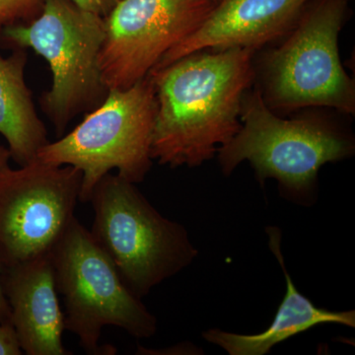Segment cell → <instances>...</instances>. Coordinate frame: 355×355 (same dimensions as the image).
I'll use <instances>...</instances> for the list:
<instances>
[{"label":"cell","instance_id":"obj_1","mask_svg":"<svg viewBox=\"0 0 355 355\" xmlns=\"http://www.w3.org/2000/svg\"><path fill=\"white\" fill-rule=\"evenodd\" d=\"M254 53L198 51L150 72L157 101L153 160L171 168L198 167L235 137L243 99L254 84Z\"/></svg>","mask_w":355,"mask_h":355},{"label":"cell","instance_id":"obj_2","mask_svg":"<svg viewBox=\"0 0 355 355\" xmlns=\"http://www.w3.org/2000/svg\"><path fill=\"white\" fill-rule=\"evenodd\" d=\"M240 119L239 132L217 150L222 174L230 176L248 161L261 187L275 179L280 197L299 207L316 205L324 164L355 153L354 132L340 116L310 108L282 118L266 106L257 86L245 94Z\"/></svg>","mask_w":355,"mask_h":355},{"label":"cell","instance_id":"obj_3","mask_svg":"<svg viewBox=\"0 0 355 355\" xmlns=\"http://www.w3.org/2000/svg\"><path fill=\"white\" fill-rule=\"evenodd\" d=\"M347 1L310 0L282 43L258 60L254 55V85L275 114L322 108L354 114V83L338 53Z\"/></svg>","mask_w":355,"mask_h":355},{"label":"cell","instance_id":"obj_4","mask_svg":"<svg viewBox=\"0 0 355 355\" xmlns=\"http://www.w3.org/2000/svg\"><path fill=\"white\" fill-rule=\"evenodd\" d=\"M91 234L137 297L193 263L198 251L183 224L163 216L137 184L111 173L96 184Z\"/></svg>","mask_w":355,"mask_h":355},{"label":"cell","instance_id":"obj_5","mask_svg":"<svg viewBox=\"0 0 355 355\" xmlns=\"http://www.w3.org/2000/svg\"><path fill=\"white\" fill-rule=\"evenodd\" d=\"M105 32L104 17L71 0H44L38 17L2 29L9 44L32 49L48 62L53 84L40 103L58 137L71 120L97 108L108 95L99 64Z\"/></svg>","mask_w":355,"mask_h":355},{"label":"cell","instance_id":"obj_6","mask_svg":"<svg viewBox=\"0 0 355 355\" xmlns=\"http://www.w3.org/2000/svg\"><path fill=\"white\" fill-rule=\"evenodd\" d=\"M157 101L150 73L127 89H111L100 106L57 141L39 151L46 164L72 166L83 174L79 200L89 202L96 184L112 170L141 183L151 158Z\"/></svg>","mask_w":355,"mask_h":355},{"label":"cell","instance_id":"obj_7","mask_svg":"<svg viewBox=\"0 0 355 355\" xmlns=\"http://www.w3.org/2000/svg\"><path fill=\"white\" fill-rule=\"evenodd\" d=\"M51 260L57 291L64 299L65 330L78 338L86 354H116L114 347L99 345L106 326L123 329L139 340L155 335L156 317L130 291L108 254L76 218Z\"/></svg>","mask_w":355,"mask_h":355},{"label":"cell","instance_id":"obj_8","mask_svg":"<svg viewBox=\"0 0 355 355\" xmlns=\"http://www.w3.org/2000/svg\"><path fill=\"white\" fill-rule=\"evenodd\" d=\"M83 174L39 159L0 177V266L50 254L73 220Z\"/></svg>","mask_w":355,"mask_h":355},{"label":"cell","instance_id":"obj_9","mask_svg":"<svg viewBox=\"0 0 355 355\" xmlns=\"http://www.w3.org/2000/svg\"><path fill=\"white\" fill-rule=\"evenodd\" d=\"M216 0H121L105 17L100 51L109 90L127 89L148 76L161 58L203 24Z\"/></svg>","mask_w":355,"mask_h":355},{"label":"cell","instance_id":"obj_10","mask_svg":"<svg viewBox=\"0 0 355 355\" xmlns=\"http://www.w3.org/2000/svg\"><path fill=\"white\" fill-rule=\"evenodd\" d=\"M309 1L220 0L197 31L168 51L153 70L198 51L239 48L257 53L284 38Z\"/></svg>","mask_w":355,"mask_h":355},{"label":"cell","instance_id":"obj_11","mask_svg":"<svg viewBox=\"0 0 355 355\" xmlns=\"http://www.w3.org/2000/svg\"><path fill=\"white\" fill-rule=\"evenodd\" d=\"M0 282L21 350L28 355L71 354L62 345L64 315L58 302L51 254L0 266Z\"/></svg>","mask_w":355,"mask_h":355},{"label":"cell","instance_id":"obj_12","mask_svg":"<svg viewBox=\"0 0 355 355\" xmlns=\"http://www.w3.org/2000/svg\"><path fill=\"white\" fill-rule=\"evenodd\" d=\"M266 232L268 236V247L279 261L286 282V295L272 323L266 331L256 335H240L220 329H209L203 331L202 338L230 355H266L279 343L317 324H338L355 328L354 310L334 312L323 309L299 292L292 282L282 254V230L277 226H268Z\"/></svg>","mask_w":355,"mask_h":355},{"label":"cell","instance_id":"obj_13","mask_svg":"<svg viewBox=\"0 0 355 355\" xmlns=\"http://www.w3.org/2000/svg\"><path fill=\"white\" fill-rule=\"evenodd\" d=\"M27 60L25 49H16L7 58L0 53V135L20 167L37 160L49 142L46 125L26 84Z\"/></svg>","mask_w":355,"mask_h":355},{"label":"cell","instance_id":"obj_14","mask_svg":"<svg viewBox=\"0 0 355 355\" xmlns=\"http://www.w3.org/2000/svg\"><path fill=\"white\" fill-rule=\"evenodd\" d=\"M44 0H0V30L38 17Z\"/></svg>","mask_w":355,"mask_h":355},{"label":"cell","instance_id":"obj_15","mask_svg":"<svg viewBox=\"0 0 355 355\" xmlns=\"http://www.w3.org/2000/svg\"><path fill=\"white\" fill-rule=\"evenodd\" d=\"M15 331L11 326L0 324V355L22 354Z\"/></svg>","mask_w":355,"mask_h":355},{"label":"cell","instance_id":"obj_16","mask_svg":"<svg viewBox=\"0 0 355 355\" xmlns=\"http://www.w3.org/2000/svg\"><path fill=\"white\" fill-rule=\"evenodd\" d=\"M71 1L84 10L105 18L121 0H71Z\"/></svg>","mask_w":355,"mask_h":355},{"label":"cell","instance_id":"obj_17","mask_svg":"<svg viewBox=\"0 0 355 355\" xmlns=\"http://www.w3.org/2000/svg\"><path fill=\"white\" fill-rule=\"evenodd\" d=\"M0 324H7V326L12 327V324H11L10 306H9L6 295H4L1 282H0Z\"/></svg>","mask_w":355,"mask_h":355},{"label":"cell","instance_id":"obj_18","mask_svg":"<svg viewBox=\"0 0 355 355\" xmlns=\"http://www.w3.org/2000/svg\"><path fill=\"white\" fill-rule=\"evenodd\" d=\"M11 158L10 151L9 149L0 146V177L2 176L4 172L9 168L8 162L9 159Z\"/></svg>","mask_w":355,"mask_h":355},{"label":"cell","instance_id":"obj_19","mask_svg":"<svg viewBox=\"0 0 355 355\" xmlns=\"http://www.w3.org/2000/svg\"><path fill=\"white\" fill-rule=\"evenodd\" d=\"M216 1L218 2V1H220V0H216Z\"/></svg>","mask_w":355,"mask_h":355}]
</instances>
